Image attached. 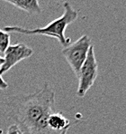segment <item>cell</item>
<instances>
[{"instance_id": "1", "label": "cell", "mask_w": 126, "mask_h": 134, "mask_svg": "<svg viewBox=\"0 0 126 134\" xmlns=\"http://www.w3.org/2000/svg\"><path fill=\"white\" fill-rule=\"evenodd\" d=\"M8 116L23 134H56L48 126V118L55 111V92L48 83L28 95L7 99Z\"/></svg>"}, {"instance_id": "2", "label": "cell", "mask_w": 126, "mask_h": 134, "mask_svg": "<svg viewBox=\"0 0 126 134\" xmlns=\"http://www.w3.org/2000/svg\"><path fill=\"white\" fill-rule=\"evenodd\" d=\"M64 7V13L60 17L55 19L49 23L46 26L41 27V28L28 29L23 28L20 26H5L4 31L7 33H19L23 35H46V36L53 37L57 39L60 44L66 47L70 44V39L65 36L66 28L70 24L73 23L78 19V12L71 7L68 2L63 3Z\"/></svg>"}, {"instance_id": "3", "label": "cell", "mask_w": 126, "mask_h": 134, "mask_svg": "<svg viewBox=\"0 0 126 134\" xmlns=\"http://www.w3.org/2000/svg\"><path fill=\"white\" fill-rule=\"evenodd\" d=\"M91 45V39L88 35H85L78 38L76 42L63 48L61 52L63 56L77 76L78 75L80 68L86 61Z\"/></svg>"}, {"instance_id": "4", "label": "cell", "mask_w": 126, "mask_h": 134, "mask_svg": "<svg viewBox=\"0 0 126 134\" xmlns=\"http://www.w3.org/2000/svg\"><path fill=\"white\" fill-rule=\"evenodd\" d=\"M98 75V65L95 56L94 46L91 45L88 50V54L83 65L81 66L78 74V87L77 95L79 98H83L93 86Z\"/></svg>"}, {"instance_id": "5", "label": "cell", "mask_w": 126, "mask_h": 134, "mask_svg": "<svg viewBox=\"0 0 126 134\" xmlns=\"http://www.w3.org/2000/svg\"><path fill=\"white\" fill-rule=\"evenodd\" d=\"M5 63L0 68V75H3L15 64L21 61L31 57L33 54V50L24 44H16L9 45L5 51Z\"/></svg>"}, {"instance_id": "6", "label": "cell", "mask_w": 126, "mask_h": 134, "mask_svg": "<svg viewBox=\"0 0 126 134\" xmlns=\"http://www.w3.org/2000/svg\"><path fill=\"white\" fill-rule=\"evenodd\" d=\"M48 126L56 134H67L70 122L67 117L60 111H54L48 118Z\"/></svg>"}, {"instance_id": "7", "label": "cell", "mask_w": 126, "mask_h": 134, "mask_svg": "<svg viewBox=\"0 0 126 134\" xmlns=\"http://www.w3.org/2000/svg\"><path fill=\"white\" fill-rule=\"evenodd\" d=\"M1 1L7 2L17 8L25 11L29 15H40L42 12L38 0H1Z\"/></svg>"}, {"instance_id": "8", "label": "cell", "mask_w": 126, "mask_h": 134, "mask_svg": "<svg viewBox=\"0 0 126 134\" xmlns=\"http://www.w3.org/2000/svg\"><path fill=\"white\" fill-rule=\"evenodd\" d=\"M10 45V35L0 29V53H5L7 47Z\"/></svg>"}, {"instance_id": "9", "label": "cell", "mask_w": 126, "mask_h": 134, "mask_svg": "<svg viewBox=\"0 0 126 134\" xmlns=\"http://www.w3.org/2000/svg\"><path fill=\"white\" fill-rule=\"evenodd\" d=\"M7 134H23V132L16 124H12L9 126Z\"/></svg>"}, {"instance_id": "10", "label": "cell", "mask_w": 126, "mask_h": 134, "mask_svg": "<svg viewBox=\"0 0 126 134\" xmlns=\"http://www.w3.org/2000/svg\"><path fill=\"white\" fill-rule=\"evenodd\" d=\"M8 88V84L7 82L2 78V76L0 75V90H5Z\"/></svg>"}, {"instance_id": "11", "label": "cell", "mask_w": 126, "mask_h": 134, "mask_svg": "<svg viewBox=\"0 0 126 134\" xmlns=\"http://www.w3.org/2000/svg\"><path fill=\"white\" fill-rule=\"evenodd\" d=\"M4 63H5V59H4V57L0 56V68H1V66L4 64Z\"/></svg>"}, {"instance_id": "12", "label": "cell", "mask_w": 126, "mask_h": 134, "mask_svg": "<svg viewBox=\"0 0 126 134\" xmlns=\"http://www.w3.org/2000/svg\"><path fill=\"white\" fill-rule=\"evenodd\" d=\"M3 133V131H2V130H0V134H2Z\"/></svg>"}]
</instances>
